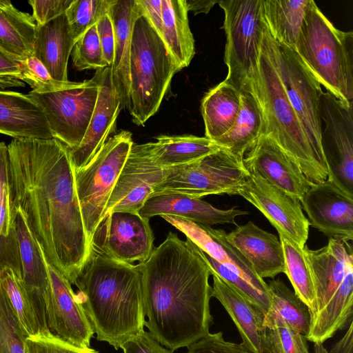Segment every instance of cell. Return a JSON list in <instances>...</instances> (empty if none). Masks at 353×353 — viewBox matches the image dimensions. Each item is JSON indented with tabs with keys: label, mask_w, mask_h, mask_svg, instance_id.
<instances>
[{
	"label": "cell",
	"mask_w": 353,
	"mask_h": 353,
	"mask_svg": "<svg viewBox=\"0 0 353 353\" xmlns=\"http://www.w3.org/2000/svg\"><path fill=\"white\" fill-rule=\"evenodd\" d=\"M11 205L23 212L46 261L74 284L90 252L70 149L54 138L8 145Z\"/></svg>",
	"instance_id": "cell-1"
},
{
	"label": "cell",
	"mask_w": 353,
	"mask_h": 353,
	"mask_svg": "<svg viewBox=\"0 0 353 353\" xmlns=\"http://www.w3.org/2000/svg\"><path fill=\"white\" fill-rule=\"evenodd\" d=\"M138 265L148 318L145 325L161 345L174 351L210 333L211 272L199 248L170 232Z\"/></svg>",
	"instance_id": "cell-2"
},
{
	"label": "cell",
	"mask_w": 353,
	"mask_h": 353,
	"mask_svg": "<svg viewBox=\"0 0 353 353\" xmlns=\"http://www.w3.org/2000/svg\"><path fill=\"white\" fill-rule=\"evenodd\" d=\"M74 284L98 341L118 350L143 330L145 315L138 264L120 262L90 250Z\"/></svg>",
	"instance_id": "cell-3"
},
{
	"label": "cell",
	"mask_w": 353,
	"mask_h": 353,
	"mask_svg": "<svg viewBox=\"0 0 353 353\" xmlns=\"http://www.w3.org/2000/svg\"><path fill=\"white\" fill-rule=\"evenodd\" d=\"M314 283L316 303L306 339L323 343L352 323L353 254L349 241L329 238L318 250L304 245Z\"/></svg>",
	"instance_id": "cell-4"
},
{
	"label": "cell",
	"mask_w": 353,
	"mask_h": 353,
	"mask_svg": "<svg viewBox=\"0 0 353 353\" xmlns=\"http://www.w3.org/2000/svg\"><path fill=\"white\" fill-rule=\"evenodd\" d=\"M294 50L327 92L353 103V32L337 29L313 0Z\"/></svg>",
	"instance_id": "cell-5"
},
{
	"label": "cell",
	"mask_w": 353,
	"mask_h": 353,
	"mask_svg": "<svg viewBox=\"0 0 353 353\" xmlns=\"http://www.w3.org/2000/svg\"><path fill=\"white\" fill-rule=\"evenodd\" d=\"M256 94L263 114V134L269 136L278 144L311 183L327 181L328 168L314 154L288 99L263 39Z\"/></svg>",
	"instance_id": "cell-6"
},
{
	"label": "cell",
	"mask_w": 353,
	"mask_h": 353,
	"mask_svg": "<svg viewBox=\"0 0 353 353\" xmlns=\"http://www.w3.org/2000/svg\"><path fill=\"white\" fill-rule=\"evenodd\" d=\"M181 70L162 38L140 15L134 25L130 60L127 109L133 123L144 125L158 111L172 77Z\"/></svg>",
	"instance_id": "cell-7"
},
{
	"label": "cell",
	"mask_w": 353,
	"mask_h": 353,
	"mask_svg": "<svg viewBox=\"0 0 353 353\" xmlns=\"http://www.w3.org/2000/svg\"><path fill=\"white\" fill-rule=\"evenodd\" d=\"M218 3L224 12L221 28L226 35L228 74L223 81L239 92L256 94L264 28L262 0H219Z\"/></svg>",
	"instance_id": "cell-8"
},
{
	"label": "cell",
	"mask_w": 353,
	"mask_h": 353,
	"mask_svg": "<svg viewBox=\"0 0 353 353\" xmlns=\"http://www.w3.org/2000/svg\"><path fill=\"white\" fill-rule=\"evenodd\" d=\"M133 144L132 133L121 130L107 139L85 166L75 170L77 193L90 247Z\"/></svg>",
	"instance_id": "cell-9"
},
{
	"label": "cell",
	"mask_w": 353,
	"mask_h": 353,
	"mask_svg": "<svg viewBox=\"0 0 353 353\" xmlns=\"http://www.w3.org/2000/svg\"><path fill=\"white\" fill-rule=\"evenodd\" d=\"M263 43L314 154L327 167L321 145L322 124L319 105L323 91L321 84L294 49L272 39L265 24Z\"/></svg>",
	"instance_id": "cell-10"
},
{
	"label": "cell",
	"mask_w": 353,
	"mask_h": 353,
	"mask_svg": "<svg viewBox=\"0 0 353 353\" xmlns=\"http://www.w3.org/2000/svg\"><path fill=\"white\" fill-rule=\"evenodd\" d=\"M248 174L243 161L221 148L190 163L165 168L150 196L181 194L201 199L210 194L236 195Z\"/></svg>",
	"instance_id": "cell-11"
},
{
	"label": "cell",
	"mask_w": 353,
	"mask_h": 353,
	"mask_svg": "<svg viewBox=\"0 0 353 353\" xmlns=\"http://www.w3.org/2000/svg\"><path fill=\"white\" fill-rule=\"evenodd\" d=\"M100 70L94 77L48 93L28 92L42 109L52 137L69 149L82 141L97 101Z\"/></svg>",
	"instance_id": "cell-12"
},
{
	"label": "cell",
	"mask_w": 353,
	"mask_h": 353,
	"mask_svg": "<svg viewBox=\"0 0 353 353\" xmlns=\"http://www.w3.org/2000/svg\"><path fill=\"white\" fill-rule=\"evenodd\" d=\"M319 114L324 129L321 145L329 177L353 194V103L323 92Z\"/></svg>",
	"instance_id": "cell-13"
},
{
	"label": "cell",
	"mask_w": 353,
	"mask_h": 353,
	"mask_svg": "<svg viewBox=\"0 0 353 353\" xmlns=\"http://www.w3.org/2000/svg\"><path fill=\"white\" fill-rule=\"evenodd\" d=\"M149 219L139 213L112 212L103 216L90 241V250L132 264L147 261L154 250Z\"/></svg>",
	"instance_id": "cell-14"
},
{
	"label": "cell",
	"mask_w": 353,
	"mask_h": 353,
	"mask_svg": "<svg viewBox=\"0 0 353 353\" xmlns=\"http://www.w3.org/2000/svg\"><path fill=\"white\" fill-rule=\"evenodd\" d=\"M238 195L256 208L279 234H285L301 248L305 245L310 223L298 199L253 172H249Z\"/></svg>",
	"instance_id": "cell-15"
},
{
	"label": "cell",
	"mask_w": 353,
	"mask_h": 353,
	"mask_svg": "<svg viewBox=\"0 0 353 353\" xmlns=\"http://www.w3.org/2000/svg\"><path fill=\"white\" fill-rule=\"evenodd\" d=\"M165 169L151 157L146 143L133 144L108 200L104 216L112 212L139 213L162 181Z\"/></svg>",
	"instance_id": "cell-16"
},
{
	"label": "cell",
	"mask_w": 353,
	"mask_h": 353,
	"mask_svg": "<svg viewBox=\"0 0 353 353\" xmlns=\"http://www.w3.org/2000/svg\"><path fill=\"white\" fill-rule=\"evenodd\" d=\"M310 225L328 238L353 239V194L331 178L312 183L301 200Z\"/></svg>",
	"instance_id": "cell-17"
},
{
	"label": "cell",
	"mask_w": 353,
	"mask_h": 353,
	"mask_svg": "<svg viewBox=\"0 0 353 353\" xmlns=\"http://www.w3.org/2000/svg\"><path fill=\"white\" fill-rule=\"evenodd\" d=\"M11 212L19 250L21 281L34 307L41 333L47 334L50 332L47 321V306L50 296L47 261L22 210L11 205Z\"/></svg>",
	"instance_id": "cell-18"
},
{
	"label": "cell",
	"mask_w": 353,
	"mask_h": 353,
	"mask_svg": "<svg viewBox=\"0 0 353 353\" xmlns=\"http://www.w3.org/2000/svg\"><path fill=\"white\" fill-rule=\"evenodd\" d=\"M47 267L50 282V296L47 306L49 330L74 345L90 347L94 332L71 283L48 262Z\"/></svg>",
	"instance_id": "cell-19"
},
{
	"label": "cell",
	"mask_w": 353,
	"mask_h": 353,
	"mask_svg": "<svg viewBox=\"0 0 353 353\" xmlns=\"http://www.w3.org/2000/svg\"><path fill=\"white\" fill-rule=\"evenodd\" d=\"M243 163L249 172L257 173L300 201L312 183L278 144L265 134L245 154Z\"/></svg>",
	"instance_id": "cell-20"
},
{
	"label": "cell",
	"mask_w": 353,
	"mask_h": 353,
	"mask_svg": "<svg viewBox=\"0 0 353 353\" xmlns=\"http://www.w3.org/2000/svg\"><path fill=\"white\" fill-rule=\"evenodd\" d=\"M185 234L203 252L224 265L262 293L270 295L268 284L256 275L248 261L225 239V232L172 215L161 216Z\"/></svg>",
	"instance_id": "cell-21"
},
{
	"label": "cell",
	"mask_w": 353,
	"mask_h": 353,
	"mask_svg": "<svg viewBox=\"0 0 353 353\" xmlns=\"http://www.w3.org/2000/svg\"><path fill=\"white\" fill-rule=\"evenodd\" d=\"M121 109L110 67L101 69L98 98L85 134L77 148L70 149L75 170L85 166L115 131Z\"/></svg>",
	"instance_id": "cell-22"
},
{
	"label": "cell",
	"mask_w": 353,
	"mask_h": 353,
	"mask_svg": "<svg viewBox=\"0 0 353 353\" xmlns=\"http://www.w3.org/2000/svg\"><path fill=\"white\" fill-rule=\"evenodd\" d=\"M226 240L248 261L258 276L274 279L285 272L280 240L250 221L225 234Z\"/></svg>",
	"instance_id": "cell-23"
},
{
	"label": "cell",
	"mask_w": 353,
	"mask_h": 353,
	"mask_svg": "<svg viewBox=\"0 0 353 353\" xmlns=\"http://www.w3.org/2000/svg\"><path fill=\"white\" fill-rule=\"evenodd\" d=\"M139 214L149 219L157 215H172L210 226L231 223L237 226L235 218L249 214L236 207L219 209L199 198L181 194H163L149 197Z\"/></svg>",
	"instance_id": "cell-24"
},
{
	"label": "cell",
	"mask_w": 353,
	"mask_h": 353,
	"mask_svg": "<svg viewBox=\"0 0 353 353\" xmlns=\"http://www.w3.org/2000/svg\"><path fill=\"white\" fill-rule=\"evenodd\" d=\"M108 14L114 34V59L110 66L112 80L120 98L121 109L128 107L130 60L134 25L141 15L136 0H114Z\"/></svg>",
	"instance_id": "cell-25"
},
{
	"label": "cell",
	"mask_w": 353,
	"mask_h": 353,
	"mask_svg": "<svg viewBox=\"0 0 353 353\" xmlns=\"http://www.w3.org/2000/svg\"><path fill=\"white\" fill-rule=\"evenodd\" d=\"M0 134L14 139H52L41 107L28 94L0 90Z\"/></svg>",
	"instance_id": "cell-26"
},
{
	"label": "cell",
	"mask_w": 353,
	"mask_h": 353,
	"mask_svg": "<svg viewBox=\"0 0 353 353\" xmlns=\"http://www.w3.org/2000/svg\"><path fill=\"white\" fill-rule=\"evenodd\" d=\"M212 296L224 307L234 323L243 345L254 353H264L265 347V315L247 299L215 274Z\"/></svg>",
	"instance_id": "cell-27"
},
{
	"label": "cell",
	"mask_w": 353,
	"mask_h": 353,
	"mask_svg": "<svg viewBox=\"0 0 353 353\" xmlns=\"http://www.w3.org/2000/svg\"><path fill=\"white\" fill-rule=\"evenodd\" d=\"M75 41L65 13L37 26L34 54L53 79L68 81V63Z\"/></svg>",
	"instance_id": "cell-28"
},
{
	"label": "cell",
	"mask_w": 353,
	"mask_h": 353,
	"mask_svg": "<svg viewBox=\"0 0 353 353\" xmlns=\"http://www.w3.org/2000/svg\"><path fill=\"white\" fill-rule=\"evenodd\" d=\"M241 105L232 128L214 143L243 161L264 133V118L256 94L242 91Z\"/></svg>",
	"instance_id": "cell-29"
},
{
	"label": "cell",
	"mask_w": 353,
	"mask_h": 353,
	"mask_svg": "<svg viewBox=\"0 0 353 353\" xmlns=\"http://www.w3.org/2000/svg\"><path fill=\"white\" fill-rule=\"evenodd\" d=\"M241 105V93L224 81L209 90L201 101L205 137L213 142L233 126Z\"/></svg>",
	"instance_id": "cell-30"
},
{
	"label": "cell",
	"mask_w": 353,
	"mask_h": 353,
	"mask_svg": "<svg viewBox=\"0 0 353 353\" xmlns=\"http://www.w3.org/2000/svg\"><path fill=\"white\" fill-rule=\"evenodd\" d=\"M37 26L32 16L0 0V50L19 62L34 54Z\"/></svg>",
	"instance_id": "cell-31"
},
{
	"label": "cell",
	"mask_w": 353,
	"mask_h": 353,
	"mask_svg": "<svg viewBox=\"0 0 353 353\" xmlns=\"http://www.w3.org/2000/svg\"><path fill=\"white\" fill-rule=\"evenodd\" d=\"M161 38L180 68L188 67L195 54L185 0H161Z\"/></svg>",
	"instance_id": "cell-32"
},
{
	"label": "cell",
	"mask_w": 353,
	"mask_h": 353,
	"mask_svg": "<svg viewBox=\"0 0 353 353\" xmlns=\"http://www.w3.org/2000/svg\"><path fill=\"white\" fill-rule=\"evenodd\" d=\"M146 145L154 161L163 169L190 163L221 148L206 137L194 135H162Z\"/></svg>",
	"instance_id": "cell-33"
},
{
	"label": "cell",
	"mask_w": 353,
	"mask_h": 353,
	"mask_svg": "<svg viewBox=\"0 0 353 353\" xmlns=\"http://www.w3.org/2000/svg\"><path fill=\"white\" fill-rule=\"evenodd\" d=\"M311 0H262V19L272 39L294 49Z\"/></svg>",
	"instance_id": "cell-34"
},
{
	"label": "cell",
	"mask_w": 353,
	"mask_h": 353,
	"mask_svg": "<svg viewBox=\"0 0 353 353\" xmlns=\"http://www.w3.org/2000/svg\"><path fill=\"white\" fill-rule=\"evenodd\" d=\"M10 268L21 279L18 241L11 212L8 145L0 142V270Z\"/></svg>",
	"instance_id": "cell-35"
},
{
	"label": "cell",
	"mask_w": 353,
	"mask_h": 353,
	"mask_svg": "<svg viewBox=\"0 0 353 353\" xmlns=\"http://www.w3.org/2000/svg\"><path fill=\"white\" fill-rule=\"evenodd\" d=\"M268 286L271 305L264 319L265 327L273 321L281 320L306 338L310 327L307 305L279 279L270 281Z\"/></svg>",
	"instance_id": "cell-36"
},
{
	"label": "cell",
	"mask_w": 353,
	"mask_h": 353,
	"mask_svg": "<svg viewBox=\"0 0 353 353\" xmlns=\"http://www.w3.org/2000/svg\"><path fill=\"white\" fill-rule=\"evenodd\" d=\"M285 264V274L288 277L295 294L308 307L311 315L315 307L316 292L313 276L304 246L298 244L280 233Z\"/></svg>",
	"instance_id": "cell-37"
},
{
	"label": "cell",
	"mask_w": 353,
	"mask_h": 353,
	"mask_svg": "<svg viewBox=\"0 0 353 353\" xmlns=\"http://www.w3.org/2000/svg\"><path fill=\"white\" fill-rule=\"evenodd\" d=\"M0 285L27 337L41 334L39 322L21 279L8 267L0 270Z\"/></svg>",
	"instance_id": "cell-38"
},
{
	"label": "cell",
	"mask_w": 353,
	"mask_h": 353,
	"mask_svg": "<svg viewBox=\"0 0 353 353\" xmlns=\"http://www.w3.org/2000/svg\"><path fill=\"white\" fill-rule=\"evenodd\" d=\"M114 0H73L65 14L76 41L105 14Z\"/></svg>",
	"instance_id": "cell-39"
},
{
	"label": "cell",
	"mask_w": 353,
	"mask_h": 353,
	"mask_svg": "<svg viewBox=\"0 0 353 353\" xmlns=\"http://www.w3.org/2000/svg\"><path fill=\"white\" fill-rule=\"evenodd\" d=\"M26 338L0 285V353H28Z\"/></svg>",
	"instance_id": "cell-40"
},
{
	"label": "cell",
	"mask_w": 353,
	"mask_h": 353,
	"mask_svg": "<svg viewBox=\"0 0 353 353\" xmlns=\"http://www.w3.org/2000/svg\"><path fill=\"white\" fill-rule=\"evenodd\" d=\"M305 336L281 320L266 326L264 353H310Z\"/></svg>",
	"instance_id": "cell-41"
},
{
	"label": "cell",
	"mask_w": 353,
	"mask_h": 353,
	"mask_svg": "<svg viewBox=\"0 0 353 353\" xmlns=\"http://www.w3.org/2000/svg\"><path fill=\"white\" fill-rule=\"evenodd\" d=\"M71 54L73 65L77 70H97L110 67L103 57L96 25L75 41Z\"/></svg>",
	"instance_id": "cell-42"
},
{
	"label": "cell",
	"mask_w": 353,
	"mask_h": 353,
	"mask_svg": "<svg viewBox=\"0 0 353 353\" xmlns=\"http://www.w3.org/2000/svg\"><path fill=\"white\" fill-rule=\"evenodd\" d=\"M21 80L28 84L32 91L48 93L63 89L72 81H59L52 78L44 65L34 55L19 62Z\"/></svg>",
	"instance_id": "cell-43"
},
{
	"label": "cell",
	"mask_w": 353,
	"mask_h": 353,
	"mask_svg": "<svg viewBox=\"0 0 353 353\" xmlns=\"http://www.w3.org/2000/svg\"><path fill=\"white\" fill-rule=\"evenodd\" d=\"M28 353H99L74 345L50 332L26 339Z\"/></svg>",
	"instance_id": "cell-44"
},
{
	"label": "cell",
	"mask_w": 353,
	"mask_h": 353,
	"mask_svg": "<svg viewBox=\"0 0 353 353\" xmlns=\"http://www.w3.org/2000/svg\"><path fill=\"white\" fill-rule=\"evenodd\" d=\"M187 353H254L243 343L226 341L223 332L208 333L205 337L188 347Z\"/></svg>",
	"instance_id": "cell-45"
},
{
	"label": "cell",
	"mask_w": 353,
	"mask_h": 353,
	"mask_svg": "<svg viewBox=\"0 0 353 353\" xmlns=\"http://www.w3.org/2000/svg\"><path fill=\"white\" fill-rule=\"evenodd\" d=\"M73 0H30L32 17L37 26H43L65 12Z\"/></svg>",
	"instance_id": "cell-46"
},
{
	"label": "cell",
	"mask_w": 353,
	"mask_h": 353,
	"mask_svg": "<svg viewBox=\"0 0 353 353\" xmlns=\"http://www.w3.org/2000/svg\"><path fill=\"white\" fill-rule=\"evenodd\" d=\"M120 348L123 353H174L163 347L149 332L144 330L128 339Z\"/></svg>",
	"instance_id": "cell-47"
},
{
	"label": "cell",
	"mask_w": 353,
	"mask_h": 353,
	"mask_svg": "<svg viewBox=\"0 0 353 353\" xmlns=\"http://www.w3.org/2000/svg\"><path fill=\"white\" fill-rule=\"evenodd\" d=\"M21 80L19 62L0 50V88L24 87Z\"/></svg>",
	"instance_id": "cell-48"
},
{
	"label": "cell",
	"mask_w": 353,
	"mask_h": 353,
	"mask_svg": "<svg viewBox=\"0 0 353 353\" xmlns=\"http://www.w3.org/2000/svg\"><path fill=\"white\" fill-rule=\"evenodd\" d=\"M96 28L103 57L110 67L114 59V34L112 22L108 13L98 21Z\"/></svg>",
	"instance_id": "cell-49"
},
{
	"label": "cell",
	"mask_w": 353,
	"mask_h": 353,
	"mask_svg": "<svg viewBox=\"0 0 353 353\" xmlns=\"http://www.w3.org/2000/svg\"><path fill=\"white\" fill-rule=\"evenodd\" d=\"M141 14L143 15L161 37L163 20L161 0H136Z\"/></svg>",
	"instance_id": "cell-50"
},
{
	"label": "cell",
	"mask_w": 353,
	"mask_h": 353,
	"mask_svg": "<svg viewBox=\"0 0 353 353\" xmlns=\"http://www.w3.org/2000/svg\"><path fill=\"white\" fill-rule=\"evenodd\" d=\"M352 332L353 323H352L344 336L332 346L330 353H353Z\"/></svg>",
	"instance_id": "cell-51"
},
{
	"label": "cell",
	"mask_w": 353,
	"mask_h": 353,
	"mask_svg": "<svg viewBox=\"0 0 353 353\" xmlns=\"http://www.w3.org/2000/svg\"><path fill=\"white\" fill-rule=\"evenodd\" d=\"M219 1L214 0H185L188 11H192L194 14L200 13L208 14L215 3Z\"/></svg>",
	"instance_id": "cell-52"
},
{
	"label": "cell",
	"mask_w": 353,
	"mask_h": 353,
	"mask_svg": "<svg viewBox=\"0 0 353 353\" xmlns=\"http://www.w3.org/2000/svg\"><path fill=\"white\" fill-rule=\"evenodd\" d=\"M314 353H329L321 343H314Z\"/></svg>",
	"instance_id": "cell-53"
}]
</instances>
